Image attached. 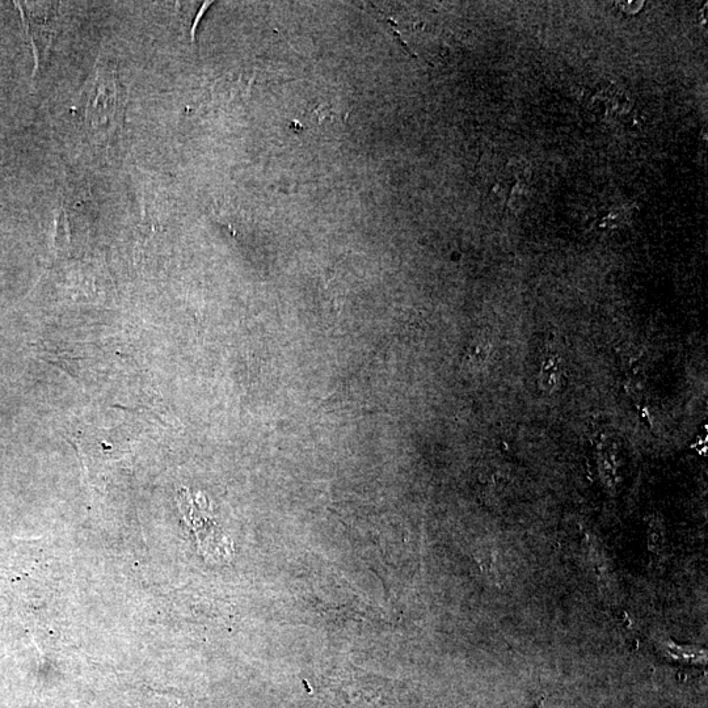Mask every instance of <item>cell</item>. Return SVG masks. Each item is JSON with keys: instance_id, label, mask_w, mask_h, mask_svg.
I'll return each mask as SVG.
<instances>
[{"instance_id": "1", "label": "cell", "mask_w": 708, "mask_h": 708, "mask_svg": "<svg viewBox=\"0 0 708 708\" xmlns=\"http://www.w3.org/2000/svg\"><path fill=\"white\" fill-rule=\"evenodd\" d=\"M79 107L92 129L111 133L120 128L124 120L125 100L117 71L111 63H98L94 77L88 80L80 96Z\"/></svg>"}]
</instances>
